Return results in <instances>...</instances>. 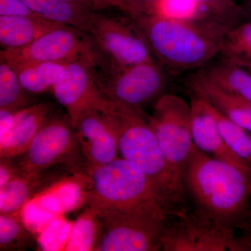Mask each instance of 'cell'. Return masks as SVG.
<instances>
[{
	"instance_id": "cell-1",
	"label": "cell",
	"mask_w": 251,
	"mask_h": 251,
	"mask_svg": "<svg viewBox=\"0 0 251 251\" xmlns=\"http://www.w3.org/2000/svg\"><path fill=\"white\" fill-rule=\"evenodd\" d=\"M196 211L229 230L251 226V176L194 145L182 173Z\"/></svg>"
},
{
	"instance_id": "cell-2",
	"label": "cell",
	"mask_w": 251,
	"mask_h": 251,
	"mask_svg": "<svg viewBox=\"0 0 251 251\" xmlns=\"http://www.w3.org/2000/svg\"><path fill=\"white\" fill-rule=\"evenodd\" d=\"M127 18L168 72L199 69L221 54L224 34L201 23L156 14H127Z\"/></svg>"
},
{
	"instance_id": "cell-3",
	"label": "cell",
	"mask_w": 251,
	"mask_h": 251,
	"mask_svg": "<svg viewBox=\"0 0 251 251\" xmlns=\"http://www.w3.org/2000/svg\"><path fill=\"white\" fill-rule=\"evenodd\" d=\"M106 112L116 128L119 153L151 180L168 216L186 209L183 181L168 166L148 115L143 110L112 102Z\"/></svg>"
},
{
	"instance_id": "cell-4",
	"label": "cell",
	"mask_w": 251,
	"mask_h": 251,
	"mask_svg": "<svg viewBox=\"0 0 251 251\" xmlns=\"http://www.w3.org/2000/svg\"><path fill=\"white\" fill-rule=\"evenodd\" d=\"M86 174L92 181L87 205L93 209L168 216L151 180L122 157L100 166L87 164Z\"/></svg>"
},
{
	"instance_id": "cell-5",
	"label": "cell",
	"mask_w": 251,
	"mask_h": 251,
	"mask_svg": "<svg viewBox=\"0 0 251 251\" xmlns=\"http://www.w3.org/2000/svg\"><path fill=\"white\" fill-rule=\"evenodd\" d=\"M92 62L99 90L112 103L143 110L166 94L167 70L156 60L123 67Z\"/></svg>"
},
{
	"instance_id": "cell-6",
	"label": "cell",
	"mask_w": 251,
	"mask_h": 251,
	"mask_svg": "<svg viewBox=\"0 0 251 251\" xmlns=\"http://www.w3.org/2000/svg\"><path fill=\"white\" fill-rule=\"evenodd\" d=\"M12 158L20 174L37 175L56 166L85 173L87 161L69 116L54 115L27 150Z\"/></svg>"
},
{
	"instance_id": "cell-7",
	"label": "cell",
	"mask_w": 251,
	"mask_h": 251,
	"mask_svg": "<svg viewBox=\"0 0 251 251\" xmlns=\"http://www.w3.org/2000/svg\"><path fill=\"white\" fill-rule=\"evenodd\" d=\"M94 209L99 224L98 239L94 251L162 250L161 237L166 227V217L112 209Z\"/></svg>"
},
{
	"instance_id": "cell-8",
	"label": "cell",
	"mask_w": 251,
	"mask_h": 251,
	"mask_svg": "<svg viewBox=\"0 0 251 251\" xmlns=\"http://www.w3.org/2000/svg\"><path fill=\"white\" fill-rule=\"evenodd\" d=\"M148 120L168 166L182 181L183 171L195 145L191 103L175 94H163L154 103Z\"/></svg>"
},
{
	"instance_id": "cell-9",
	"label": "cell",
	"mask_w": 251,
	"mask_h": 251,
	"mask_svg": "<svg viewBox=\"0 0 251 251\" xmlns=\"http://www.w3.org/2000/svg\"><path fill=\"white\" fill-rule=\"evenodd\" d=\"M88 34L93 41L96 59L104 64L123 67L156 60L127 17H108L94 12Z\"/></svg>"
},
{
	"instance_id": "cell-10",
	"label": "cell",
	"mask_w": 251,
	"mask_h": 251,
	"mask_svg": "<svg viewBox=\"0 0 251 251\" xmlns=\"http://www.w3.org/2000/svg\"><path fill=\"white\" fill-rule=\"evenodd\" d=\"M177 221L165 227L161 237L164 251H241L239 238L214 220L185 209Z\"/></svg>"
},
{
	"instance_id": "cell-11",
	"label": "cell",
	"mask_w": 251,
	"mask_h": 251,
	"mask_svg": "<svg viewBox=\"0 0 251 251\" xmlns=\"http://www.w3.org/2000/svg\"><path fill=\"white\" fill-rule=\"evenodd\" d=\"M94 53L90 34L64 25L49 31L22 49L1 50V58L13 69L41 62L69 63Z\"/></svg>"
},
{
	"instance_id": "cell-12",
	"label": "cell",
	"mask_w": 251,
	"mask_h": 251,
	"mask_svg": "<svg viewBox=\"0 0 251 251\" xmlns=\"http://www.w3.org/2000/svg\"><path fill=\"white\" fill-rule=\"evenodd\" d=\"M92 56L69 63L52 90L74 127L83 112L90 110L108 112L111 105L97 85Z\"/></svg>"
},
{
	"instance_id": "cell-13",
	"label": "cell",
	"mask_w": 251,
	"mask_h": 251,
	"mask_svg": "<svg viewBox=\"0 0 251 251\" xmlns=\"http://www.w3.org/2000/svg\"><path fill=\"white\" fill-rule=\"evenodd\" d=\"M74 128L87 164L100 166L117 158L118 137L108 112L87 110L78 117Z\"/></svg>"
},
{
	"instance_id": "cell-14",
	"label": "cell",
	"mask_w": 251,
	"mask_h": 251,
	"mask_svg": "<svg viewBox=\"0 0 251 251\" xmlns=\"http://www.w3.org/2000/svg\"><path fill=\"white\" fill-rule=\"evenodd\" d=\"M191 132L194 145L201 151L237 167L251 176V165L234 152L221 135L217 124L204 99L191 96Z\"/></svg>"
},
{
	"instance_id": "cell-15",
	"label": "cell",
	"mask_w": 251,
	"mask_h": 251,
	"mask_svg": "<svg viewBox=\"0 0 251 251\" xmlns=\"http://www.w3.org/2000/svg\"><path fill=\"white\" fill-rule=\"evenodd\" d=\"M92 186V179L88 175L74 173L44 188L33 199L43 209L59 217L87 205Z\"/></svg>"
},
{
	"instance_id": "cell-16",
	"label": "cell",
	"mask_w": 251,
	"mask_h": 251,
	"mask_svg": "<svg viewBox=\"0 0 251 251\" xmlns=\"http://www.w3.org/2000/svg\"><path fill=\"white\" fill-rule=\"evenodd\" d=\"M191 94L205 100L231 121L251 132V102L218 87L199 71L188 77Z\"/></svg>"
},
{
	"instance_id": "cell-17",
	"label": "cell",
	"mask_w": 251,
	"mask_h": 251,
	"mask_svg": "<svg viewBox=\"0 0 251 251\" xmlns=\"http://www.w3.org/2000/svg\"><path fill=\"white\" fill-rule=\"evenodd\" d=\"M53 116L52 105L48 103L35 104L21 109L11 129L0 138V157L14 158L24 153Z\"/></svg>"
},
{
	"instance_id": "cell-18",
	"label": "cell",
	"mask_w": 251,
	"mask_h": 251,
	"mask_svg": "<svg viewBox=\"0 0 251 251\" xmlns=\"http://www.w3.org/2000/svg\"><path fill=\"white\" fill-rule=\"evenodd\" d=\"M64 25L40 17L1 16V50L22 49L49 31Z\"/></svg>"
},
{
	"instance_id": "cell-19",
	"label": "cell",
	"mask_w": 251,
	"mask_h": 251,
	"mask_svg": "<svg viewBox=\"0 0 251 251\" xmlns=\"http://www.w3.org/2000/svg\"><path fill=\"white\" fill-rule=\"evenodd\" d=\"M49 170L40 174L20 175L0 188V214H14L21 211L38 193L70 175L57 174L56 171L52 174Z\"/></svg>"
},
{
	"instance_id": "cell-20",
	"label": "cell",
	"mask_w": 251,
	"mask_h": 251,
	"mask_svg": "<svg viewBox=\"0 0 251 251\" xmlns=\"http://www.w3.org/2000/svg\"><path fill=\"white\" fill-rule=\"evenodd\" d=\"M28 7L44 19L65 25L89 34L94 11L62 0H23Z\"/></svg>"
},
{
	"instance_id": "cell-21",
	"label": "cell",
	"mask_w": 251,
	"mask_h": 251,
	"mask_svg": "<svg viewBox=\"0 0 251 251\" xmlns=\"http://www.w3.org/2000/svg\"><path fill=\"white\" fill-rule=\"evenodd\" d=\"M208 80L229 93L251 102V74L232 61H221L206 64L198 69Z\"/></svg>"
},
{
	"instance_id": "cell-22",
	"label": "cell",
	"mask_w": 251,
	"mask_h": 251,
	"mask_svg": "<svg viewBox=\"0 0 251 251\" xmlns=\"http://www.w3.org/2000/svg\"><path fill=\"white\" fill-rule=\"evenodd\" d=\"M193 1L201 10L204 25L221 34L247 21L242 6L235 0Z\"/></svg>"
},
{
	"instance_id": "cell-23",
	"label": "cell",
	"mask_w": 251,
	"mask_h": 251,
	"mask_svg": "<svg viewBox=\"0 0 251 251\" xmlns=\"http://www.w3.org/2000/svg\"><path fill=\"white\" fill-rule=\"evenodd\" d=\"M67 64L41 62L17 68L14 70L26 92L40 94L53 90Z\"/></svg>"
},
{
	"instance_id": "cell-24",
	"label": "cell",
	"mask_w": 251,
	"mask_h": 251,
	"mask_svg": "<svg viewBox=\"0 0 251 251\" xmlns=\"http://www.w3.org/2000/svg\"><path fill=\"white\" fill-rule=\"evenodd\" d=\"M99 224L97 213L87 205L74 223L64 251H94L99 235Z\"/></svg>"
},
{
	"instance_id": "cell-25",
	"label": "cell",
	"mask_w": 251,
	"mask_h": 251,
	"mask_svg": "<svg viewBox=\"0 0 251 251\" xmlns=\"http://www.w3.org/2000/svg\"><path fill=\"white\" fill-rule=\"evenodd\" d=\"M32 232L23 224L20 211L0 215V250H21L34 244Z\"/></svg>"
},
{
	"instance_id": "cell-26",
	"label": "cell",
	"mask_w": 251,
	"mask_h": 251,
	"mask_svg": "<svg viewBox=\"0 0 251 251\" xmlns=\"http://www.w3.org/2000/svg\"><path fill=\"white\" fill-rule=\"evenodd\" d=\"M25 92L16 71L0 59V108L17 110L26 108Z\"/></svg>"
},
{
	"instance_id": "cell-27",
	"label": "cell",
	"mask_w": 251,
	"mask_h": 251,
	"mask_svg": "<svg viewBox=\"0 0 251 251\" xmlns=\"http://www.w3.org/2000/svg\"><path fill=\"white\" fill-rule=\"evenodd\" d=\"M208 105L221 135L229 148L251 165V135L247 133L248 130L225 117L210 104Z\"/></svg>"
},
{
	"instance_id": "cell-28",
	"label": "cell",
	"mask_w": 251,
	"mask_h": 251,
	"mask_svg": "<svg viewBox=\"0 0 251 251\" xmlns=\"http://www.w3.org/2000/svg\"><path fill=\"white\" fill-rule=\"evenodd\" d=\"M220 54L229 60L251 59V19L225 33Z\"/></svg>"
},
{
	"instance_id": "cell-29",
	"label": "cell",
	"mask_w": 251,
	"mask_h": 251,
	"mask_svg": "<svg viewBox=\"0 0 251 251\" xmlns=\"http://www.w3.org/2000/svg\"><path fill=\"white\" fill-rule=\"evenodd\" d=\"M74 222L56 218L38 235L37 242L41 250L64 251Z\"/></svg>"
},
{
	"instance_id": "cell-30",
	"label": "cell",
	"mask_w": 251,
	"mask_h": 251,
	"mask_svg": "<svg viewBox=\"0 0 251 251\" xmlns=\"http://www.w3.org/2000/svg\"><path fill=\"white\" fill-rule=\"evenodd\" d=\"M156 14L168 19L204 25L201 10L193 0H161Z\"/></svg>"
},
{
	"instance_id": "cell-31",
	"label": "cell",
	"mask_w": 251,
	"mask_h": 251,
	"mask_svg": "<svg viewBox=\"0 0 251 251\" xmlns=\"http://www.w3.org/2000/svg\"><path fill=\"white\" fill-rule=\"evenodd\" d=\"M20 214L26 227L33 234L38 235L51 221L58 217L43 209L33 198L23 206Z\"/></svg>"
},
{
	"instance_id": "cell-32",
	"label": "cell",
	"mask_w": 251,
	"mask_h": 251,
	"mask_svg": "<svg viewBox=\"0 0 251 251\" xmlns=\"http://www.w3.org/2000/svg\"><path fill=\"white\" fill-rule=\"evenodd\" d=\"M126 14H156L161 0H117Z\"/></svg>"
},
{
	"instance_id": "cell-33",
	"label": "cell",
	"mask_w": 251,
	"mask_h": 251,
	"mask_svg": "<svg viewBox=\"0 0 251 251\" xmlns=\"http://www.w3.org/2000/svg\"><path fill=\"white\" fill-rule=\"evenodd\" d=\"M1 16L40 17L31 11L23 2V0H0V16Z\"/></svg>"
},
{
	"instance_id": "cell-34",
	"label": "cell",
	"mask_w": 251,
	"mask_h": 251,
	"mask_svg": "<svg viewBox=\"0 0 251 251\" xmlns=\"http://www.w3.org/2000/svg\"><path fill=\"white\" fill-rule=\"evenodd\" d=\"M21 175L11 158L1 157L0 161V188H2L16 176Z\"/></svg>"
},
{
	"instance_id": "cell-35",
	"label": "cell",
	"mask_w": 251,
	"mask_h": 251,
	"mask_svg": "<svg viewBox=\"0 0 251 251\" xmlns=\"http://www.w3.org/2000/svg\"><path fill=\"white\" fill-rule=\"evenodd\" d=\"M21 109L10 110L0 108V138H2L11 129L21 113Z\"/></svg>"
},
{
	"instance_id": "cell-36",
	"label": "cell",
	"mask_w": 251,
	"mask_h": 251,
	"mask_svg": "<svg viewBox=\"0 0 251 251\" xmlns=\"http://www.w3.org/2000/svg\"><path fill=\"white\" fill-rule=\"evenodd\" d=\"M62 1L80 5V6L88 8L92 11L104 9L108 6H116V5L110 0H62Z\"/></svg>"
},
{
	"instance_id": "cell-37",
	"label": "cell",
	"mask_w": 251,
	"mask_h": 251,
	"mask_svg": "<svg viewBox=\"0 0 251 251\" xmlns=\"http://www.w3.org/2000/svg\"><path fill=\"white\" fill-rule=\"evenodd\" d=\"M242 231L244 234L239 237L241 251H251V226Z\"/></svg>"
},
{
	"instance_id": "cell-38",
	"label": "cell",
	"mask_w": 251,
	"mask_h": 251,
	"mask_svg": "<svg viewBox=\"0 0 251 251\" xmlns=\"http://www.w3.org/2000/svg\"><path fill=\"white\" fill-rule=\"evenodd\" d=\"M247 21L251 19V0H244V3L241 4Z\"/></svg>"
},
{
	"instance_id": "cell-39",
	"label": "cell",
	"mask_w": 251,
	"mask_h": 251,
	"mask_svg": "<svg viewBox=\"0 0 251 251\" xmlns=\"http://www.w3.org/2000/svg\"><path fill=\"white\" fill-rule=\"evenodd\" d=\"M239 64L241 67L244 68L246 70L251 74V59H242V60H230Z\"/></svg>"
},
{
	"instance_id": "cell-40",
	"label": "cell",
	"mask_w": 251,
	"mask_h": 251,
	"mask_svg": "<svg viewBox=\"0 0 251 251\" xmlns=\"http://www.w3.org/2000/svg\"><path fill=\"white\" fill-rule=\"evenodd\" d=\"M110 1H112V2H113V3H114V4H115V5H116L117 7H118V4H117V3L116 2V1H114V0H110Z\"/></svg>"
},
{
	"instance_id": "cell-41",
	"label": "cell",
	"mask_w": 251,
	"mask_h": 251,
	"mask_svg": "<svg viewBox=\"0 0 251 251\" xmlns=\"http://www.w3.org/2000/svg\"><path fill=\"white\" fill-rule=\"evenodd\" d=\"M114 1H117V4H118V6H119V8H120V5H119V3L117 2V0H114Z\"/></svg>"
},
{
	"instance_id": "cell-42",
	"label": "cell",
	"mask_w": 251,
	"mask_h": 251,
	"mask_svg": "<svg viewBox=\"0 0 251 251\" xmlns=\"http://www.w3.org/2000/svg\"><path fill=\"white\" fill-rule=\"evenodd\" d=\"M235 1H236V0H235Z\"/></svg>"
}]
</instances>
